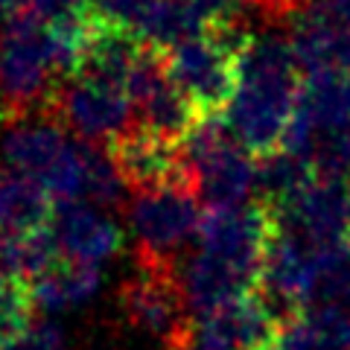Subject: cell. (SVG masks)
Instances as JSON below:
<instances>
[{"label": "cell", "instance_id": "cell-1", "mask_svg": "<svg viewBox=\"0 0 350 350\" xmlns=\"http://www.w3.org/2000/svg\"><path fill=\"white\" fill-rule=\"evenodd\" d=\"M304 91V73L292 56L289 38H248L239 56V79L225 123L251 155L280 149Z\"/></svg>", "mask_w": 350, "mask_h": 350}, {"label": "cell", "instance_id": "cell-2", "mask_svg": "<svg viewBox=\"0 0 350 350\" xmlns=\"http://www.w3.org/2000/svg\"><path fill=\"white\" fill-rule=\"evenodd\" d=\"M0 152L6 170L41 184L56 202H85L91 144L73 140L59 120L21 117L6 129Z\"/></svg>", "mask_w": 350, "mask_h": 350}, {"label": "cell", "instance_id": "cell-3", "mask_svg": "<svg viewBox=\"0 0 350 350\" xmlns=\"http://www.w3.org/2000/svg\"><path fill=\"white\" fill-rule=\"evenodd\" d=\"M196 196L207 207H239L257 193V155L239 144L222 114L202 117L181 140Z\"/></svg>", "mask_w": 350, "mask_h": 350}, {"label": "cell", "instance_id": "cell-4", "mask_svg": "<svg viewBox=\"0 0 350 350\" xmlns=\"http://www.w3.org/2000/svg\"><path fill=\"white\" fill-rule=\"evenodd\" d=\"M245 36L237 27L207 29L202 36L187 38L167 50V70L178 91L193 103L199 117L225 114L237 91L239 56Z\"/></svg>", "mask_w": 350, "mask_h": 350}, {"label": "cell", "instance_id": "cell-5", "mask_svg": "<svg viewBox=\"0 0 350 350\" xmlns=\"http://www.w3.org/2000/svg\"><path fill=\"white\" fill-rule=\"evenodd\" d=\"M199 225V196L190 187L144 190L129 204V228L137 239V260L152 266L175 269V257L187 243H196Z\"/></svg>", "mask_w": 350, "mask_h": 350}, {"label": "cell", "instance_id": "cell-6", "mask_svg": "<svg viewBox=\"0 0 350 350\" xmlns=\"http://www.w3.org/2000/svg\"><path fill=\"white\" fill-rule=\"evenodd\" d=\"M271 237H275V216L266 204L248 202L239 207H207L196 234V251L257 286Z\"/></svg>", "mask_w": 350, "mask_h": 350}, {"label": "cell", "instance_id": "cell-7", "mask_svg": "<svg viewBox=\"0 0 350 350\" xmlns=\"http://www.w3.org/2000/svg\"><path fill=\"white\" fill-rule=\"evenodd\" d=\"M120 304L131 327L158 338L170 350H181L190 342V306L181 283L175 280V269L137 260V271L123 283Z\"/></svg>", "mask_w": 350, "mask_h": 350}, {"label": "cell", "instance_id": "cell-8", "mask_svg": "<svg viewBox=\"0 0 350 350\" xmlns=\"http://www.w3.org/2000/svg\"><path fill=\"white\" fill-rule=\"evenodd\" d=\"M50 117L68 126L79 137L91 140H108L114 144L131 129V96L123 85L94 73H73L68 82L59 88L53 100Z\"/></svg>", "mask_w": 350, "mask_h": 350}, {"label": "cell", "instance_id": "cell-9", "mask_svg": "<svg viewBox=\"0 0 350 350\" xmlns=\"http://www.w3.org/2000/svg\"><path fill=\"white\" fill-rule=\"evenodd\" d=\"M324 251L327 248H315L306 239L275 228L260 271V295L283 321L301 315L312 304Z\"/></svg>", "mask_w": 350, "mask_h": 350}, {"label": "cell", "instance_id": "cell-10", "mask_svg": "<svg viewBox=\"0 0 350 350\" xmlns=\"http://www.w3.org/2000/svg\"><path fill=\"white\" fill-rule=\"evenodd\" d=\"M129 96L140 117V126L163 137L184 140L190 135V129L202 120L193 103L172 82L167 70V53L149 47V44L137 68L131 70Z\"/></svg>", "mask_w": 350, "mask_h": 350}, {"label": "cell", "instance_id": "cell-11", "mask_svg": "<svg viewBox=\"0 0 350 350\" xmlns=\"http://www.w3.org/2000/svg\"><path fill=\"white\" fill-rule=\"evenodd\" d=\"M108 155H111L117 172L123 175L126 187H135L137 193L158 187L196 190L181 140L155 135L144 126H131L123 137L108 144Z\"/></svg>", "mask_w": 350, "mask_h": 350}, {"label": "cell", "instance_id": "cell-12", "mask_svg": "<svg viewBox=\"0 0 350 350\" xmlns=\"http://www.w3.org/2000/svg\"><path fill=\"white\" fill-rule=\"evenodd\" d=\"M271 216L278 231L301 237L315 248H338L350 237V187L345 181L315 178Z\"/></svg>", "mask_w": 350, "mask_h": 350}, {"label": "cell", "instance_id": "cell-13", "mask_svg": "<svg viewBox=\"0 0 350 350\" xmlns=\"http://www.w3.org/2000/svg\"><path fill=\"white\" fill-rule=\"evenodd\" d=\"M283 327V319L260 292L237 301L204 319H196L190 342L202 350H269Z\"/></svg>", "mask_w": 350, "mask_h": 350}, {"label": "cell", "instance_id": "cell-14", "mask_svg": "<svg viewBox=\"0 0 350 350\" xmlns=\"http://www.w3.org/2000/svg\"><path fill=\"white\" fill-rule=\"evenodd\" d=\"M47 228L59 254L85 266H103L123 245L117 222L105 213V207L91 202H59Z\"/></svg>", "mask_w": 350, "mask_h": 350}, {"label": "cell", "instance_id": "cell-15", "mask_svg": "<svg viewBox=\"0 0 350 350\" xmlns=\"http://www.w3.org/2000/svg\"><path fill=\"white\" fill-rule=\"evenodd\" d=\"M103 286V269L85 266L73 260H56L50 269H44L38 278L27 283L29 304L41 312H68L91 304Z\"/></svg>", "mask_w": 350, "mask_h": 350}, {"label": "cell", "instance_id": "cell-16", "mask_svg": "<svg viewBox=\"0 0 350 350\" xmlns=\"http://www.w3.org/2000/svg\"><path fill=\"white\" fill-rule=\"evenodd\" d=\"M53 196L32 178L12 170H0V239L29 237L50 225Z\"/></svg>", "mask_w": 350, "mask_h": 350}, {"label": "cell", "instance_id": "cell-17", "mask_svg": "<svg viewBox=\"0 0 350 350\" xmlns=\"http://www.w3.org/2000/svg\"><path fill=\"white\" fill-rule=\"evenodd\" d=\"M312 181L315 172L310 163L286 149H275L269 155L257 158V196L260 204H266L269 211L295 199Z\"/></svg>", "mask_w": 350, "mask_h": 350}, {"label": "cell", "instance_id": "cell-18", "mask_svg": "<svg viewBox=\"0 0 350 350\" xmlns=\"http://www.w3.org/2000/svg\"><path fill=\"white\" fill-rule=\"evenodd\" d=\"M301 315L321 350H350V310L345 306H310Z\"/></svg>", "mask_w": 350, "mask_h": 350}, {"label": "cell", "instance_id": "cell-19", "mask_svg": "<svg viewBox=\"0 0 350 350\" xmlns=\"http://www.w3.org/2000/svg\"><path fill=\"white\" fill-rule=\"evenodd\" d=\"M158 3H161V0H94L96 15H100L103 21H108V24H117V27H126L131 32L137 29V24Z\"/></svg>", "mask_w": 350, "mask_h": 350}, {"label": "cell", "instance_id": "cell-20", "mask_svg": "<svg viewBox=\"0 0 350 350\" xmlns=\"http://www.w3.org/2000/svg\"><path fill=\"white\" fill-rule=\"evenodd\" d=\"M0 350H70V347L56 324L41 321V324H29L24 333L15 336L12 342H6Z\"/></svg>", "mask_w": 350, "mask_h": 350}, {"label": "cell", "instance_id": "cell-21", "mask_svg": "<svg viewBox=\"0 0 350 350\" xmlns=\"http://www.w3.org/2000/svg\"><path fill=\"white\" fill-rule=\"evenodd\" d=\"M269 350H321V345L315 342V336H312L310 327H306L304 315H295V319L283 321L275 345Z\"/></svg>", "mask_w": 350, "mask_h": 350}, {"label": "cell", "instance_id": "cell-22", "mask_svg": "<svg viewBox=\"0 0 350 350\" xmlns=\"http://www.w3.org/2000/svg\"><path fill=\"white\" fill-rule=\"evenodd\" d=\"M254 3L271 18H295L306 9V0H254Z\"/></svg>", "mask_w": 350, "mask_h": 350}, {"label": "cell", "instance_id": "cell-23", "mask_svg": "<svg viewBox=\"0 0 350 350\" xmlns=\"http://www.w3.org/2000/svg\"><path fill=\"white\" fill-rule=\"evenodd\" d=\"M24 6H27V0H0V18L9 21L12 15H18Z\"/></svg>", "mask_w": 350, "mask_h": 350}, {"label": "cell", "instance_id": "cell-24", "mask_svg": "<svg viewBox=\"0 0 350 350\" xmlns=\"http://www.w3.org/2000/svg\"><path fill=\"white\" fill-rule=\"evenodd\" d=\"M181 350H202V347H196V345H184Z\"/></svg>", "mask_w": 350, "mask_h": 350}]
</instances>
